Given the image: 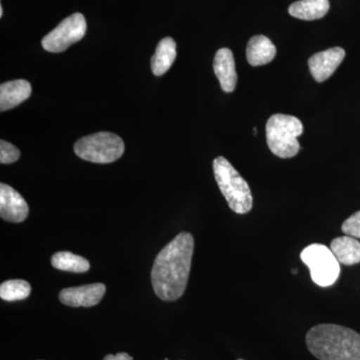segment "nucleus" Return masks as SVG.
<instances>
[{
	"label": "nucleus",
	"instance_id": "nucleus-9",
	"mask_svg": "<svg viewBox=\"0 0 360 360\" xmlns=\"http://www.w3.org/2000/svg\"><path fill=\"white\" fill-rule=\"evenodd\" d=\"M103 283L86 284L77 288H65L59 293V300L72 307H90L98 304L105 295Z\"/></svg>",
	"mask_w": 360,
	"mask_h": 360
},
{
	"label": "nucleus",
	"instance_id": "nucleus-14",
	"mask_svg": "<svg viewBox=\"0 0 360 360\" xmlns=\"http://www.w3.org/2000/svg\"><path fill=\"white\" fill-rule=\"evenodd\" d=\"M176 58V44L172 37L161 39L151 58V70L156 77L167 73Z\"/></svg>",
	"mask_w": 360,
	"mask_h": 360
},
{
	"label": "nucleus",
	"instance_id": "nucleus-13",
	"mask_svg": "<svg viewBox=\"0 0 360 360\" xmlns=\"http://www.w3.org/2000/svg\"><path fill=\"white\" fill-rule=\"evenodd\" d=\"M276 56V45L264 35H255L251 37L246 49V58L252 66L267 65L271 63Z\"/></svg>",
	"mask_w": 360,
	"mask_h": 360
},
{
	"label": "nucleus",
	"instance_id": "nucleus-18",
	"mask_svg": "<svg viewBox=\"0 0 360 360\" xmlns=\"http://www.w3.org/2000/svg\"><path fill=\"white\" fill-rule=\"evenodd\" d=\"M32 291V286L22 279H13L1 283L0 297L6 302H18L27 298Z\"/></svg>",
	"mask_w": 360,
	"mask_h": 360
},
{
	"label": "nucleus",
	"instance_id": "nucleus-4",
	"mask_svg": "<svg viewBox=\"0 0 360 360\" xmlns=\"http://www.w3.org/2000/svg\"><path fill=\"white\" fill-rule=\"evenodd\" d=\"M303 132V125L292 115H272L266 123L267 146L274 155L281 158H291L300 150L297 137Z\"/></svg>",
	"mask_w": 360,
	"mask_h": 360
},
{
	"label": "nucleus",
	"instance_id": "nucleus-22",
	"mask_svg": "<svg viewBox=\"0 0 360 360\" xmlns=\"http://www.w3.org/2000/svg\"><path fill=\"white\" fill-rule=\"evenodd\" d=\"M2 15H4V8H2V6H0V18H2Z\"/></svg>",
	"mask_w": 360,
	"mask_h": 360
},
{
	"label": "nucleus",
	"instance_id": "nucleus-23",
	"mask_svg": "<svg viewBox=\"0 0 360 360\" xmlns=\"http://www.w3.org/2000/svg\"><path fill=\"white\" fill-rule=\"evenodd\" d=\"M238 360H243V359H238Z\"/></svg>",
	"mask_w": 360,
	"mask_h": 360
},
{
	"label": "nucleus",
	"instance_id": "nucleus-3",
	"mask_svg": "<svg viewBox=\"0 0 360 360\" xmlns=\"http://www.w3.org/2000/svg\"><path fill=\"white\" fill-rule=\"evenodd\" d=\"M213 172L220 191L224 194L232 212L245 214L252 208V194L248 182L222 156L213 161Z\"/></svg>",
	"mask_w": 360,
	"mask_h": 360
},
{
	"label": "nucleus",
	"instance_id": "nucleus-8",
	"mask_svg": "<svg viewBox=\"0 0 360 360\" xmlns=\"http://www.w3.org/2000/svg\"><path fill=\"white\" fill-rule=\"evenodd\" d=\"M30 207L20 193L7 186L0 184V217L6 221L20 224L27 219Z\"/></svg>",
	"mask_w": 360,
	"mask_h": 360
},
{
	"label": "nucleus",
	"instance_id": "nucleus-10",
	"mask_svg": "<svg viewBox=\"0 0 360 360\" xmlns=\"http://www.w3.org/2000/svg\"><path fill=\"white\" fill-rule=\"evenodd\" d=\"M345 58V51L341 47H333L328 51L317 52L309 60L312 77L317 82H326L338 70Z\"/></svg>",
	"mask_w": 360,
	"mask_h": 360
},
{
	"label": "nucleus",
	"instance_id": "nucleus-7",
	"mask_svg": "<svg viewBox=\"0 0 360 360\" xmlns=\"http://www.w3.org/2000/svg\"><path fill=\"white\" fill-rule=\"evenodd\" d=\"M86 33V20L82 13L68 16L42 39V47L52 53L63 52L84 39Z\"/></svg>",
	"mask_w": 360,
	"mask_h": 360
},
{
	"label": "nucleus",
	"instance_id": "nucleus-5",
	"mask_svg": "<svg viewBox=\"0 0 360 360\" xmlns=\"http://www.w3.org/2000/svg\"><path fill=\"white\" fill-rule=\"evenodd\" d=\"M124 142L111 132H98L78 139L75 153L82 160L94 163H110L124 153Z\"/></svg>",
	"mask_w": 360,
	"mask_h": 360
},
{
	"label": "nucleus",
	"instance_id": "nucleus-17",
	"mask_svg": "<svg viewBox=\"0 0 360 360\" xmlns=\"http://www.w3.org/2000/svg\"><path fill=\"white\" fill-rule=\"evenodd\" d=\"M51 264L54 269L77 274L89 271L90 269L89 260L70 251H61L52 255Z\"/></svg>",
	"mask_w": 360,
	"mask_h": 360
},
{
	"label": "nucleus",
	"instance_id": "nucleus-19",
	"mask_svg": "<svg viewBox=\"0 0 360 360\" xmlns=\"http://www.w3.org/2000/svg\"><path fill=\"white\" fill-rule=\"evenodd\" d=\"M20 149L6 141H0V162L2 165H11L20 160Z\"/></svg>",
	"mask_w": 360,
	"mask_h": 360
},
{
	"label": "nucleus",
	"instance_id": "nucleus-12",
	"mask_svg": "<svg viewBox=\"0 0 360 360\" xmlns=\"http://www.w3.org/2000/svg\"><path fill=\"white\" fill-rule=\"evenodd\" d=\"M32 94V85L27 80L18 79L0 85V111H6L20 105Z\"/></svg>",
	"mask_w": 360,
	"mask_h": 360
},
{
	"label": "nucleus",
	"instance_id": "nucleus-2",
	"mask_svg": "<svg viewBox=\"0 0 360 360\" xmlns=\"http://www.w3.org/2000/svg\"><path fill=\"white\" fill-rule=\"evenodd\" d=\"M307 345L319 360H360V335L345 326H314L307 333Z\"/></svg>",
	"mask_w": 360,
	"mask_h": 360
},
{
	"label": "nucleus",
	"instance_id": "nucleus-15",
	"mask_svg": "<svg viewBox=\"0 0 360 360\" xmlns=\"http://www.w3.org/2000/svg\"><path fill=\"white\" fill-rule=\"evenodd\" d=\"M330 250L340 264L354 265L360 262V243L352 236H341L331 241Z\"/></svg>",
	"mask_w": 360,
	"mask_h": 360
},
{
	"label": "nucleus",
	"instance_id": "nucleus-20",
	"mask_svg": "<svg viewBox=\"0 0 360 360\" xmlns=\"http://www.w3.org/2000/svg\"><path fill=\"white\" fill-rule=\"evenodd\" d=\"M343 233L354 238H360V210L354 213L352 217H348L342 226H341Z\"/></svg>",
	"mask_w": 360,
	"mask_h": 360
},
{
	"label": "nucleus",
	"instance_id": "nucleus-24",
	"mask_svg": "<svg viewBox=\"0 0 360 360\" xmlns=\"http://www.w3.org/2000/svg\"><path fill=\"white\" fill-rule=\"evenodd\" d=\"M165 360H168V359H165Z\"/></svg>",
	"mask_w": 360,
	"mask_h": 360
},
{
	"label": "nucleus",
	"instance_id": "nucleus-6",
	"mask_svg": "<svg viewBox=\"0 0 360 360\" xmlns=\"http://www.w3.org/2000/svg\"><path fill=\"white\" fill-rule=\"evenodd\" d=\"M303 264L310 270L312 281L321 288L333 285L340 274V264L328 246L314 243L300 253Z\"/></svg>",
	"mask_w": 360,
	"mask_h": 360
},
{
	"label": "nucleus",
	"instance_id": "nucleus-11",
	"mask_svg": "<svg viewBox=\"0 0 360 360\" xmlns=\"http://www.w3.org/2000/svg\"><path fill=\"white\" fill-rule=\"evenodd\" d=\"M213 70L219 80L220 86L225 92H232L238 84L236 61L231 49H220L213 60Z\"/></svg>",
	"mask_w": 360,
	"mask_h": 360
},
{
	"label": "nucleus",
	"instance_id": "nucleus-1",
	"mask_svg": "<svg viewBox=\"0 0 360 360\" xmlns=\"http://www.w3.org/2000/svg\"><path fill=\"white\" fill-rule=\"evenodd\" d=\"M193 250V236L189 232H180L158 253L151 271V283L161 300L174 302L184 295Z\"/></svg>",
	"mask_w": 360,
	"mask_h": 360
},
{
	"label": "nucleus",
	"instance_id": "nucleus-16",
	"mask_svg": "<svg viewBox=\"0 0 360 360\" xmlns=\"http://www.w3.org/2000/svg\"><path fill=\"white\" fill-rule=\"evenodd\" d=\"M328 0H300L291 4L288 13L302 20H321L329 11Z\"/></svg>",
	"mask_w": 360,
	"mask_h": 360
},
{
	"label": "nucleus",
	"instance_id": "nucleus-21",
	"mask_svg": "<svg viewBox=\"0 0 360 360\" xmlns=\"http://www.w3.org/2000/svg\"><path fill=\"white\" fill-rule=\"evenodd\" d=\"M103 360H134V357L130 356L127 352H120L116 355L108 354Z\"/></svg>",
	"mask_w": 360,
	"mask_h": 360
}]
</instances>
